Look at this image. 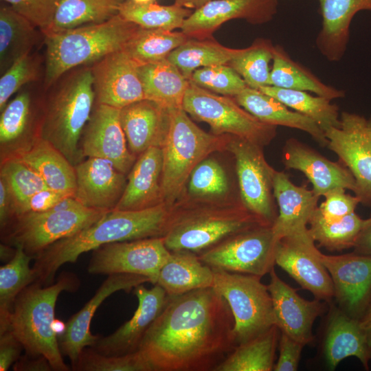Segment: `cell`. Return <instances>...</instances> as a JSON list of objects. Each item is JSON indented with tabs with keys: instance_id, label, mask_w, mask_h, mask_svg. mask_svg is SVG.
Segmentation results:
<instances>
[{
	"instance_id": "obj_12",
	"label": "cell",
	"mask_w": 371,
	"mask_h": 371,
	"mask_svg": "<svg viewBox=\"0 0 371 371\" xmlns=\"http://www.w3.org/2000/svg\"><path fill=\"white\" fill-rule=\"evenodd\" d=\"M227 147L235 159L241 203L264 223L272 226L278 216L273 192L276 170L267 162L260 146L232 135Z\"/></svg>"
},
{
	"instance_id": "obj_28",
	"label": "cell",
	"mask_w": 371,
	"mask_h": 371,
	"mask_svg": "<svg viewBox=\"0 0 371 371\" xmlns=\"http://www.w3.org/2000/svg\"><path fill=\"white\" fill-rule=\"evenodd\" d=\"M319 2L322 27L315 44L328 60L338 62L346 51L353 17L359 11H371V0H319Z\"/></svg>"
},
{
	"instance_id": "obj_47",
	"label": "cell",
	"mask_w": 371,
	"mask_h": 371,
	"mask_svg": "<svg viewBox=\"0 0 371 371\" xmlns=\"http://www.w3.org/2000/svg\"><path fill=\"white\" fill-rule=\"evenodd\" d=\"M78 371H153L139 350L122 355H105L93 348H85L72 368Z\"/></svg>"
},
{
	"instance_id": "obj_18",
	"label": "cell",
	"mask_w": 371,
	"mask_h": 371,
	"mask_svg": "<svg viewBox=\"0 0 371 371\" xmlns=\"http://www.w3.org/2000/svg\"><path fill=\"white\" fill-rule=\"evenodd\" d=\"M140 65L123 49L109 54L90 67L96 104L122 109L145 99L138 75Z\"/></svg>"
},
{
	"instance_id": "obj_36",
	"label": "cell",
	"mask_w": 371,
	"mask_h": 371,
	"mask_svg": "<svg viewBox=\"0 0 371 371\" xmlns=\"http://www.w3.org/2000/svg\"><path fill=\"white\" fill-rule=\"evenodd\" d=\"M31 21L11 6L0 9V69L3 74L16 60L30 54L38 38Z\"/></svg>"
},
{
	"instance_id": "obj_17",
	"label": "cell",
	"mask_w": 371,
	"mask_h": 371,
	"mask_svg": "<svg viewBox=\"0 0 371 371\" xmlns=\"http://www.w3.org/2000/svg\"><path fill=\"white\" fill-rule=\"evenodd\" d=\"M120 115V109L96 104L83 131L80 148L84 157L105 159L126 175L136 156L128 148Z\"/></svg>"
},
{
	"instance_id": "obj_34",
	"label": "cell",
	"mask_w": 371,
	"mask_h": 371,
	"mask_svg": "<svg viewBox=\"0 0 371 371\" xmlns=\"http://www.w3.org/2000/svg\"><path fill=\"white\" fill-rule=\"evenodd\" d=\"M32 97L22 91L1 111V161L26 148L37 136Z\"/></svg>"
},
{
	"instance_id": "obj_63",
	"label": "cell",
	"mask_w": 371,
	"mask_h": 371,
	"mask_svg": "<svg viewBox=\"0 0 371 371\" xmlns=\"http://www.w3.org/2000/svg\"><path fill=\"white\" fill-rule=\"evenodd\" d=\"M135 3H150V2H155L156 0H132Z\"/></svg>"
},
{
	"instance_id": "obj_20",
	"label": "cell",
	"mask_w": 371,
	"mask_h": 371,
	"mask_svg": "<svg viewBox=\"0 0 371 371\" xmlns=\"http://www.w3.org/2000/svg\"><path fill=\"white\" fill-rule=\"evenodd\" d=\"M150 282L146 277L138 275L118 273L108 276L93 296L66 323L65 333L58 337L63 355L67 356L75 366L82 350L93 347L100 338L90 330L95 312L111 295L120 291L130 292L137 286Z\"/></svg>"
},
{
	"instance_id": "obj_15",
	"label": "cell",
	"mask_w": 371,
	"mask_h": 371,
	"mask_svg": "<svg viewBox=\"0 0 371 371\" xmlns=\"http://www.w3.org/2000/svg\"><path fill=\"white\" fill-rule=\"evenodd\" d=\"M327 147L335 153L355 179V194L361 203L371 205V137L363 116L344 111L340 126L324 131Z\"/></svg>"
},
{
	"instance_id": "obj_27",
	"label": "cell",
	"mask_w": 371,
	"mask_h": 371,
	"mask_svg": "<svg viewBox=\"0 0 371 371\" xmlns=\"http://www.w3.org/2000/svg\"><path fill=\"white\" fill-rule=\"evenodd\" d=\"M120 118L128 148L135 156L150 147H162L169 128V109L144 99L121 109Z\"/></svg>"
},
{
	"instance_id": "obj_57",
	"label": "cell",
	"mask_w": 371,
	"mask_h": 371,
	"mask_svg": "<svg viewBox=\"0 0 371 371\" xmlns=\"http://www.w3.org/2000/svg\"><path fill=\"white\" fill-rule=\"evenodd\" d=\"M15 371H51L54 370L48 360L41 355L25 354L13 364Z\"/></svg>"
},
{
	"instance_id": "obj_30",
	"label": "cell",
	"mask_w": 371,
	"mask_h": 371,
	"mask_svg": "<svg viewBox=\"0 0 371 371\" xmlns=\"http://www.w3.org/2000/svg\"><path fill=\"white\" fill-rule=\"evenodd\" d=\"M10 157L21 160L36 172L48 188L74 197L75 167L49 142L36 136L26 148Z\"/></svg>"
},
{
	"instance_id": "obj_56",
	"label": "cell",
	"mask_w": 371,
	"mask_h": 371,
	"mask_svg": "<svg viewBox=\"0 0 371 371\" xmlns=\"http://www.w3.org/2000/svg\"><path fill=\"white\" fill-rule=\"evenodd\" d=\"M14 203L10 190L4 181L0 177V226L3 229L14 217Z\"/></svg>"
},
{
	"instance_id": "obj_10",
	"label": "cell",
	"mask_w": 371,
	"mask_h": 371,
	"mask_svg": "<svg viewBox=\"0 0 371 371\" xmlns=\"http://www.w3.org/2000/svg\"><path fill=\"white\" fill-rule=\"evenodd\" d=\"M182 108L195 120L207 123L215 135H234L262 147L276 135L277 126L260 121L235 99L219 95L190 80Z\"/></svg>"
},
{
	"instance_id": "obj_23",
	"label": "cell",
	"mask_w": 371,
	"mask_h": 371,
	"mask_svg": "<svg viewBox=\"0 0 371 371\" xmlns=\"http://www.w3.org/2000/svg\"><path fill=\"white\" fill-rule=\"evenodd\" d=\"M282 161L286 169L302 172L319 197L339 188L357 192L355 179L342 163L329 160L297 139L291 137L285 142Z\"/></svg>"
},
{
	"instance_id": "obj_44",
	"label": "cell",
	"mask_w": 371,
	"mask_h": 371,
	"mask_svg": "<svg viewBox=\"0 0 371 371\" xmlns=\"http://www.w3.org/2000/svg\"><path fill=\"white\" fill-rule=\"evenodd\" d=\"M192 13L190 9L176 4L162 5L155 2L138 3L124 0L119 14L128 21L145 29L173 31L181 28L184 21Z\"/></svg>"
},
{
	"instance_id": "obj_43",
	"label": "cell",
	"mask_w": 371,
	"mask_h": 371,
	"mask_svg": "<svg viewBox=\"0 0 371 371\" xmlns=\"http://www.w3.org/2000/svg\"><path fill=\"white\" fill-rule=\"evenodd\" d=\"M363 223L364 219L355 212L338 220L327 221L316 209L308 228L311 236L319 246L331 251H342L354 247Z\"/></svg>"
},
{
	"instance_id": "obj_9",
	"label": "cell",
	"mask_w": 371,
	"mask_h": 371,
	"mask_svg": "<svg viewBox=\"0 0 371 371\" xmlns=\"http://www.w3.org/2000/svg\"><path fill=\"white\" fill-rule=\"evenodd\" d=\"M108 210L80 206L65 211L27 212L14 217L1 231L2 243L34 257L59 240L101 218Z\"/></svg>"
},
{
	"instance_id": "obj_39",
	"label": "cell",
	"mask_w": 371,
	"mask_h": 371,
	"mask_svg": "<svg viewBox=\"0 0 371 371\" xmlns=\"http://www.w3.org/2000/svg\"><path fill=\"white\" fill-rule=\"evenodd\" d=\"M243 49L229 48L211 38H190L175 49L168 59L175 65L188 80L199 68L227 65Z\"/></svg>"
},
{
	"instance_id": "obj_32",
	"label": "cell",
	"mask_w": 371,
	"mask_h": 371,
	"mask_svg": "<svg viewBox=\"0 0 371 371\" xmlns=\"http://www.w3.org/2000/svg\"><path fill=\"white\" fill-rule=\"evenodd\" d=\"M213 282V269L202 262L196 254L179 251H171L160 269L157 284L172 297L212 287Z\"/></svg>"
},
{
	"instance_id": "obj_42",
	"label": "cell",
	"mask_w": 371,
	"mask_h": 371,
	"mask_svg": "<svg viewBox=\"0 0 371 371\" xmlns=\"http://www.w3.org/2000/svg\"><path fill=\"white\" fill-rule=\"evenodd\" d=\"M190 38L182 32L139 27L122 49L139 65L167 58Z\"/></svg>"
},
{
	"instance_id": "obj_24",
	"label": "cell",
	"mask_w": 371,
	"mask_h": 371,
	"mask_svg": "<svg viewBox=\"0 0 371 371\" xmlns=\"http://www.w3.org/2000/svg\"><path fill=\"white\" fill-rule=\"evenodd\" d=\"M133 293L138 306L133 317L113 333L100 337L91 347L105 355H122L135 352L147 330L159 316L168 300V295L159 284L151 289L143 284L137 286Z\"/></svg>"
},
{
	"instance_id": "obj_53",
	"label": "cell",
	"mask_w": 371,
	"mask_h": 371,
	"mask_svg": "<svg viewBox=\"0 0 371 371\" xmlns=\"http://www.w3.org/2000/svg\"><path fill=\"white\" fill-rule=\"evenodd\" d=\"M279 357L275 363L274 371H295L298 368L302 352L305 346L302 343L280 331Z\"/></svg>"
},
{
	"instance_id": "obj_55",
	"label": "cell",
	"mask_w": 371,
	"mask_h": 371,
	"mask_svg": "<svg viewBox=\"0 0 371 371\" xmlns=\"http://www.w3.org/2000/svg\"><path fill=\"white\" fill-rule=\"evenodd\" d=\"M23 345L8 330L0 333V370H8L19 358Z\"/></svg>"
},
{
	"instance_id": "obj_64",
	"label": "cell",
	"mask_w": 371,
	"mask_h": 371,
	"mask_svg": "<svg viewBox=\"0 0 371 371\" xmlns=\"http://www.w3.org/2000/svg\"><path fill=\"white\" fill-rule=\"evenodd\" d=\"M367 128L368 133L371 137V117L367 120Z\"/></svg>"
},
{
	"instance_id": "obj_61",
	"label": "cell",
	"mask_w": 371,
	"mask_h": 371,
	"mask_svg": "<svg viewBox=\"0 0 371 371\" xmlns=\"http://www.w3.org/2000/svg\"><path fill=\"white\" fill-rule=\"evenodd\" d=\"M16 248L5 243H1L0 245V258L1 260L7 262L14 256Z\"/></svg>"
},
{
	"instance_id": "obj_48",
	"label": "cell",
	"mask_w": 371,
	"mask_h": 371,
	"mask_svg": "<svg viewBox=\"0 0 371 371\" xmlns=\"http://www.w3.org/2000/svg\"><path fill=\"white\" fill-rule=\"evenodd\" d=\"M190 80L215 93L235 97L247 86L242 77L228 65L203 67L195 70Z\"/></svg>"
},
{
	"instance_id": "obj_19",
	"label": "cell",
	"mask_w": 371,
	"mask_h": 371,
	"mask_svg": "<svg viewBox=\"0 0 371 371\" xmlns=\"http://www.w3.org/2000/svg\"><path fill=\"white\" fill-rule=\"evenodd\" d=\"M278 0H212L195 10L183 22L181 32L191 38H211L224 23L244 19L262 25L273 19Z\"/></svg>"
},
{
	"instance_id": "obj_22",
	"label": "cell",
	"mask_w": 371,
	"mask_h": 371,
	"mask_svg": "<svg viewBox=\"0 0 371 371\" xmlns=\"http://www.w3.org/2000/svg\"><path fill=\"white\" fill-rule=\"evenodd\" d=\"M331 302L325 318L320 346L325 365L329 370H335L344 359L355 357L368 370L371 344L359 319L349 316Z\"/></svg>"
},
{
	"instance_id": "obj_5",
	"label": "cell",
	"mask_w": 371,
	"mask_h": 371,
	"mask_svg": "<svg viewBox=\"0 0 371 371\" xmlns=\"http://www.w3.org/2000/svg\"><path fill=\"white\" fill-rule=\"evenodd\" d=\"M139 27L118 13L102 23L43 34L45 85L50 87L73 68L122 49Z\"/></svg>"
},
{
	"instance_id": "obj_40",
	"label": "cell",
	"mask_w": 371,
	"mask_h": 371,
	"mask_svg": "<svg viewBox=\"0 0 371 371\" xmlns=\"http://www.w3.org/2000/svg\"><path fill=\"white\" fill-rule=\"evenodd\" d=\"M290 109L313 120L324 131L330 127L340 126V114L337 105L331 100L313 95L307 91L264 86L259 89Z\"/></svg>"
},
{
	"instance_id": "obj_4",
	"label": "cell",
	"mask_w": 371,
	"mask_h": 371,
	"mask_svg": "<svg viewBox=\"0 0 371 371\" xmlns=\"http://www.w3.org/2000/svg\"><path fill=\"white\" fill-rule=\"evenodd\" d=\"M95 102L90 68L67 76L45 102L37 136L49 142L74 166L84 157L79 141Z\"/></svg>"
},
{
	"instance_id": "obj_2",
	"label": "cell",
	"mask_w": 371,
	"mask_h": 371,
	"mask_svg": "<svg viewBox=\"0 0 371 371\" xmlns=\"http://www.w3.org/2000/svg\"><path fill=\"white\" fill-rule=\"evenodd\" d=\"M173 213L161 203L140 210H112L91 225L49 245L34 257L36 281L54 283L55 275L66 263L76 262L84 253L111 243L162 237Z\"/></svg>"
},
{
	"instance_id": "obj_45",
	"label": "cell",
	"mask_w": 371,
	"mask_h": 371,
	"mask_svg": "<svg viewBox=\"0 0 371 371\" xmlns=\"http://www.w3.org/2000/svg\"><path fill=\"white\" fill-rule=\"evenodd\" d=\"M274 47L271 41L258 38L227 65L242 77L248 87L259 89L269 85V63L273 60Z\"/></svg>"
},
{
	"instance_id": "obj_26",
	"label": "cell",
	"mask_w": 371,
	"mask_h": 371,
	"mask_svg": "<svg viewBox=\"0 0 371 371\" xmlns=\"http://www.w3.org/2000/svg\"><path fill=\"white\" fill-rule=\"evenodd\" d=\"M273 192L278 207L271 226L276 240L307 229L320 197L306 185L294 184L284 171H275Z\"/></svg>"
},
{
	"instance_id": "obj_49",
	"label": "cell",
	"mask_w": 371,
	"mask_h": 371,
	"mask_svg": "<svg viewBox=\"0 0 371 371\" xmlns=\"http://www.w3.org/2000/svg\"><path fill=\"white\" fill-rule=\"evenodd\" d=\"M190 177L189 192L194 196H220L229 190L226 173L214 159H203L193 170Z\"/></svg>"
},
{
	"instance_id": "obj_52",
	"label": "cell",
	"mask_w": 371,
	"mask_h": 371,
	"mask_svg": "<svg viewBox=\"0 0 371 371\" xmlns=\"http://www.w3.org/2000/svg\"><path fill=\"white\" fill-rule=\"evenodd\" d=\"M324 201L318 205L317 210L321 216L327 221L340 219L355 212L360 199L355 194L346 192L344 188L334 189L324 196Z\"/></svg>"
},
{
	"instance_id": "obj_3",
	"label": "cell",
	"mask_w": 371,
	"mask_h": 371,
	"mask_svg": "<svg viewBox=\"0 0 371 371\" xmlns=\"http://www.w3.org/2000/svg\"><path fill=\"white\" fill-rule=\"evenodd\" d=\"M79 286V279L70 272L62 273L47 286L34 282L16 297L9 317L7 330L21 342L26 354L45 357L56 371L69 370L52 328L56 301L62 292H75Z\"/></svg>"
},
{
	"instance_id": "obj_21",
	"label": "cell",
	"mask_w": 371,
	"mask_h": 371,
	"mask_svg": "<svg viewBox=\"0 0 371 371\" xmlns=\"http://www.w3.org/2000/svg\"><path fill=\"white\" fill-rule=\"evenodd\" d=\"M267 285L271 295L276 326L280 331L305 346L313 341V326L322 315L326 302L315 298L307 300L302 297L297 290L284 282L274 268L270 273Z\"/></svg>"
},
{
	"instance_id": "obj_54",
	"label": "cell",
	"mask_w": 371,
	"mask_h": 371,
	"mask_svg": "<svg viewBox=\"0 0 371 371\" xmlns=\"http://www.w3.org/2000/svg\"><path fill=\"white\" fill-rule=\"evenodd\" d=\"M66 196H69L49 188L43 189L35 193L27 200L18 215L27 212L48 211Z\"/></svg>"
},
{
	"instance_id": "obj_31",
	"label": "cell",
	"mask_w": 371,
	"mask_h": 371,
	"mask_svg": "<svg viewBox=\"0 0 371 371\" xmlns=\"http://www.w3.org/2000/svg\"><path fill=\"white\" fill-rule=\"evenodd\" d=\"M237 103L260 121L272 126L295 128L308 133L319 146L327 147L324 131L311 119L294 111L259 89L247 87L234 97Z\"/></svg>"
},
{
	"instance_id": "obj_58",
	"label": "cell",
	"mask_w": 371,
	"mask_h": 371,
	"mask_svg": "<svg viewBox=\"0 0 371 371\" xmlns=\"http://www.w3.org/2000/svg\"><path fill=\"white\" fill-rule=\"evenodd\" d=\"M353 249L356 253L371 256V214L364 219L363 227Z\"/></svg>"
},
{
	"instance_id": "obj_1",
	"label": "cell",
	"mask_w": 371,
	"mask_h": 371,
	"mask_svg": "<svg viewBox=\"0 0 371 371\" xmlns=\"http://www.w3.org/2000/svg\"><path fill=\"white\" fill-rule=\"evenodd\" d=\"M234 328L226 300L196 289L168 296L138 350L153 371H214L236 347Z\"/></svg>"
},
{
	"instance_id": "obj_25",
	"label": "cell",
	"mask_w": 371,
	"mask_h": 371,
	"mask_svg": "<svg viewBox=\"0 0 371 371\" xmlns=\"http://www.w3.org/2000/svg\"><path fill=\"white\" fill-rule=\"evenodd\" d=\"M74 167L76 175L74 198L89 208L114 210L127 183L125 175L103 158L87 157Z\"/></svg>"
},
{
	"instance_id": "obj_37",
	"label": "cell",
	"mask_w": 371,
	"mask_h": 371,
	"mask_svg": "<svg viewBox=\"0 0 371 371\" xmlns=\"http://www.w3.org/2000/svg\"><path fill=\"white\" fill-rule=\"evenodd\" d=\"M280 330L276 325L236 346L214 371H271Z\"/></svg>"
},
{
	"instance_id": "obj_35",
	"label": "cell",
	"mask_w": 371,
	"mask_h": 371,
	"mask_svg": "<svg viewBox=\"0 0 371 371\" xmlns=\"http://www.w3.org/2000/svg\"><path fill=\"white\" fill-rule=\"evenodd\" d=\"M269 85L309 91L331 100L345 97L344 90L324 83L310 70L293 60L281 45L274 47Z\"/></svg>"
},
{
	"instance_id": "obj_59",
	"label": "cell",
	"mask_w": 371,
	"mask_h": 371,
	"mask_svg": "<svg viewBox=\"0 0 371 371\" xmlns=\"http://www.w3.org/2000/svg\"><path fill=\"white\" fill-rule=\"evenodd\" d=\"M360 324L366 333L368 341L371 344V300L368 305V307L359 319Z\"/></svg>"
},
{
	"instance_id": "obj_13",
	"label": "cell",
	"mask_w": 371,
	"mask_h": 371,
	"mask_svg": "<svg viewBox=\"0 0 371 371\" xmlns=\"http://www.w3.org/2000/svg\"><path fill=\"white\" fill-rule=\"evenodd\" d=\"M170 254L163 237L111 243L93 250L87 271L93 275L142 276L154 285Z\"/></svg>"
},
{
	"instance_id": "obj_62",
	"label": "cell",
	"mask_w": 371,
	"mask_h": 371,
	"mask_svg": "<svg viewBox=\"0 0 371 371\" xmlns=\"http://www.w3.org/2000/svg\"><path fill=\"white\" fill-rule=\"evenodd\" d=\"M52 328L54 332L56 333L57 337L62 335L66 330V323H64L63 321L59 319L55 318L53 324Z\"/></svg>"
},
{
	"instance_id": "obj_6",
	"label": "cell",
	"mask_w": 371,
	"mask_h": 371,
	"mask_svg": "<svg viewBox=\"0 0 371 371\" xmlns=\"http://www.w3.org/2000/svg\"><path fill=\"white\" fill-rule=\"evenodd\" d=\"M169 117L168 131L161 147V197L167 205L178 198L196 166L210 153L227 146L229 139L206 133L183 108L169 109Z\"/></svg>"
},
{
	"instance_id": "obj_14",
	"label": "cell",
	"mask_w": 371,
	"mask_h": 371,
	"mask_svg": "<svg viewBox=\"0 0 371 371\" xmlns=\"http://www.w3.org/2000/svg\"><path fill=\"white\" fill-rule=\"evenodd\" d=\"M315 243L308 228L281 238L275 263L315 298L329 303L334 298L333 285Z\"/></svg>"
},
{
	"instance_id": "obj_16",
	"label": "cell",
	"mask_w": 371,
	"mask_h": 371,
	"mask_svg": "<svg viewBox=\"0 0 371 371\" xmlns=\"http://www.w3.org/2000/svg\"><path fill=\"white\" fill-rule=\"evenodd\" d=\"M320 258L332 280L334 299L349 316L360 319L371 300V256L356 253Z\"/></svg>"
},
{
	"instance_id": "obj_8",
	"label": "cell",
	"mask_w": 371,
	"mask_h": 371,
	"mask_svg": "<svg viewBox=\"0 0 371 371\" xmlns=\"http://www.w3.org/2000/svg\"><path fill=\"white\" fill-rule=\"evenodd\" d=\"M213 270L212 287L226 300L234 317L236 346L276 325L271 297L261 277Z\"/></svg>"
},
{
	"instance_id": "obj_60",
	"label": "cell",
	"mask_w": 371,
	"mask_h": 371,
	"mask_svg": "<svg viewBox=\"0 0 371 371\" xmlns=\"http://www.w3.org/2000/svg\"><path fill=\"white\" fill-rule=\"evenodd\" d=\"M175 4L188 9L197 10L212 0H174Z\"/></svg>"
},
{
	"instance_id": "obj_46",
	"label": "cell",
	"mask_w": 371,
	"mask_h": 371,
	"mask_svg": "<svg viewBox=\"0 0 371 371\" xmlns=\"http://www.w3.org/2000/svg\"><path fill=\"white\" fill-rule=\"evenodd\" d=\"M0 177L5 181L14 203V216L35 193L48 188L42 177L21 160L10 157L1 161Z\"/></svg>"
},
{
	"instance_id": "obj_50",
	"label": "cell",
	"mask_w": 371,
	"mask_h": 371,
	"mask_svg": "<svg viewBox=\"0 0 371 371\" xmlns=\"http://www.w3.org/2000/svg\"><path fill=\"white\" fill-rule=\"evenodd\" d=\"M40 64L32 54H27L16 60L0 78V111H1L9 98L23 85L37 80Z\"/></svg>"
},
{
	"instance_id": "obj_33",
	"label": "cell",
	"mask_w": 371,
	"mask_h": 371,
	"mask_svg": "<svg viewBox=\"0 0 371 371\" xmlns=\"http://www.w3.org/2000/svg\"><path fill=\"white\" fill-rule=\"evenodd\" d=\"M138 75L145 99L168 109L182 108L190 80L168 58L140 65Z\"/></svg>"
},
{
	"instance_id": "obj_29",
	"label": "cell",
	"mask_w": 371,
	"mask_h": 371,
	"mask_svg": "<svg viewBox=\"0 0 371 371\" xmlns=\"http://www.w3.org/2000/svg\"><path fill=\"white\" fill-rule=\"evenodd\" d=\"M162 169L161 148L150 147L139 155L115 210H140L161 203Z\"/></svg>"
},
{
	"instance_id": "obj_11",
	"label": "cell",
	"mask_w": 371,
	"mask_h": 371,
	"mask_svg": "<svg viewBox=\"0 0 371 371\" xmlns=\"http://www.w3.org/2000/svg\"><path fill=\"white\" fill-rule=\"evenodd\" d=\"M276 243L271 226L261 225L233 234L197 255L213 269L262 278L274 268Z\"/></svg>"
},
{
	"instance_id": "obj_7",
	"label": "cell",
	"mask_w": 371,
	"mask_h": 371,
	"mask_svg": "<svg viewBox=\"0 0 371 371\" xmlns=\"http://www.w3.org/2000/svg\"><path fill=\"white\" fill-rule=\"evenodd\" d=\"M261 225H267L240 204L225 210L174 213L162 237L170 251L198 254L233 234Z\"/></svg>"
},
{
	"instance_id": "obj_51",
	"label": "cell",
	"mask_w": 371,
	"mask_h": 371,
	"mask_svg": "<svg viewBox=\"0 0 371 371\" xmlns=\"http://www.w3.org/2000/svg\"><path fill=\"white\" fill-rule=\"evenodd\" d=\"M10 4L15 11L25 16L41 33L51 25L58 0H2Z\"/></svg>"
},
{
	"instance_id": "obj_38",
	"label": "cell",
	"mask_w": 371,
	"mask_h": 371,
	"mask_svg": "<svg viewBox=\"0 0 371 371\" xmlns=\"http://www.w3.org/2000/svg\"><path fill=\"white\" fill-rule=\"evenodd\" d=\"M124 0H58L52 23L45 34L100 23L119 13Z\"/></svg>"
},
{
	"instance_id": "obj_41",
	"label": "cell",
	"mask_w": 371,
	"mask_h": 371,
	"mask_svg": "<svg viewBox=\"0 0 371 371\" xmlns=\"http://www.w3.org/2000/svg\"><path fill=\"white\" fill-rule=\"evenodd\" d=\"M34 258L16 247L13 258L0 267V333L8 328L9 317L19 295L36 281L30 263Z\"/></svg>"
}]
</instances>
